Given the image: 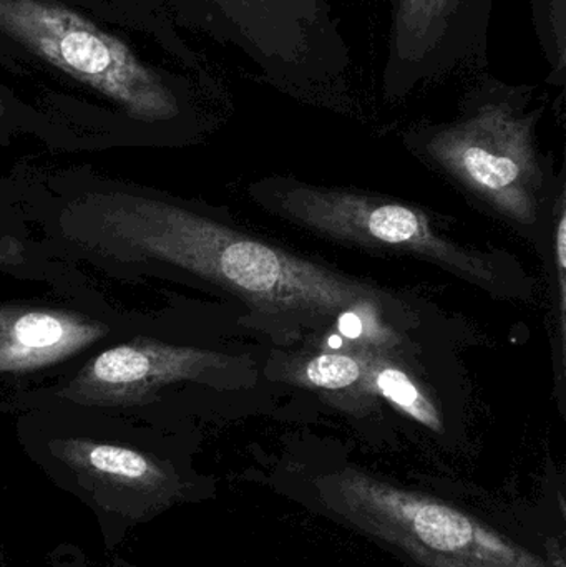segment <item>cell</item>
Returning a JSON list of instances; mask_svg holds the SVG:
<instances>
[{"label":"cell","instance_id":"cell-15","mask_svg":"<svg viewBox=\"0 0 566 567\" xmlns=\"http://www.w3.org/2000/svg\"><path fill=\"white\" fill-rule=\"evenodd\" d=\"M52 567H140L136 565H132V563L125 561V559L116 558V556H113V558L106 559V561L99 563V565H92V563L86 561V559H83L82 556H72V558H66L65 555L60 556L59 559H56L55 565Z\"/></svg>","mask_w":566,"mask_h":567},{"label":"cell","instance_id":"cell-5","mask_svg":"<svg viewBox=\"0 0 566 567\" xmlns=\"http://www.w3.org/2000/svg\"><path fill=\"white\" fill-rule=\"evenodd\" d=\"M275 208L309 229L354 245L391 246L451 266L471 278L491 281L492 268L442 238L428 216L398 203L335 189L296 188L271 192Z\"/></svg>","mask_w":566,"mask_h":567},{"label":"cell","instance_id":"cell-7","mask_svg":"<svg viewBox=\"0 0 566 567\" xmlns=\"http://www.w3.org/2000/svg\"><path fill=\"white\" fill-rule=\"evenodd\" d=\"M236 360L213 350L128 340L93 357L59 399L85 409H133L158 402L159 390L178 382L218 383Z\"/></svg>","mask_w":566,"mask_h":567},{"label":"cell","instance_id":"cell-12","mask_svg":"<svg viewBox=\"0 0 566 567\" xmlns=\"http://www.w3.org/2000/svg\"><path fill=\"white\" fill-rule=\"evenodd\" d=\"M223 9L228 10L239 22L265 20L275 17V12L282 16L305 19L306 12H312L315 0H218Z\"/></svg>","mask_w":566,"mask_h":567},{"label":"cell","instance_id":"cell-4","mask_svg":"<svg viewBox=\"0 0 566 567\" xmlns=\"http://www.w3.org/2000/svg\"><path fill=\"white\" fill-rule=\"evenodd\" d=\"M338 495L352 518L434 567H544L511 539L435 499L358 473L339 480Z\"/></svg>","mask_w":566,"mask_h":567},{"label":"cell","instance_id":"cell-8","mask_svg":"<svg viewBox=\"0 0 566 567\" xmlns=\"http://www.w3.org/2000/svg\"><path fill=\"white\" fill-rule=\"evenodd\" d=\"M106 333L99 320L69 310L0 303V375L55 365Z\"/></svg>","mask_w":566,"mask_h":567},{"label":"cell","instance_id":"cell-1","mask_svg":"<svg viewBox=\"0 0 566 567\" xmlns=\"http://www.w3.org/2000/svg\"><path fill=\"white\" fill-rule=\"evenodd\" d=\"M62 225L103 258L175 266L265 309L331 317L378 306L368 287L159 199L90 193L63 213Z\"/></svg>","mask_w":566,"mask_h":567},{"label":"cell","instance_id":"cell-16","mask_svg":"<svg viewBox=\"0 0 566 567\" xmlns=\"http://www.w3.org/2000/svg\"><path fill=\"white\" fill-rule=\"evenodd\" d=\"M6 553H3L2 545H0V567H6Z\"/></svg>","mask_w":566,"mask_h":567},{"label":"cell","instance_id":"cell-10","mask_svg":"<svg viewBox=\"0 0 566 567\" xmlns=\"http://www.w3.org/2000/svg\"><path fill=\"white\" fill-rule=\"evenodd\" d=\"M375 386L384 399L394 403L402 412L408 413L409 416L418 420L428 429L442 432V422L438 410L401 370L389 369V367L379 370L375 373Z\"/></svg>","mask_w":566,"mask_h":567},{"label":"cell","instance_id":"cell-13","mask_svg":"<svg viewBox=\"0 0 566 567\" xmlns=\"http://www.w3.org/2000/svg\"><path fill=\"white\" fill-rule=\"evenodd\" d=\"M557 269H558V289H560V330L562 336H565V312H566V216L562 212L560 221H558L557 229Z\"/></svg>","mask_w":566,"mask_h":567},{"label":"cell","instance_id":"cell-2","mask_svg":"<svg viewBox=\"0 0 566 567\" xmlns=\"http://www.w3.org/2000/svg\"><path fill=\"white\" fill-rule=\"evenodd\" d=\"M37 460L60 489L92 513L110 553L193 492L192 478L172 455L126 440L60 433L39 443Z\"/></svg>","mask_w":566,"mask_h":567},{"label":"cell","instance_id":"cell-3","mask_svg":"<svg viewBox=\"0 0 566 567\" xmlns=\"http://www.w3.org/2000/svg\"><path fill=\"white\" fill-rule=\"evenodd\" d=\"M0 32L113 100L138 122H168L178 99L125 42L49 0H0Z\"/></svg>","mask_w":566,"mask_h":567},{"label":"cell","instance_id":"cell-9","mask_svg":"<svg viewBox=\"0 0 566 567\" xmlns=\"http://www.w3.org/2000/svg\"><path fill=\"white\" fill-rule=\"evenodd\" d=\"M462 0H398L392 53L404 62H418L444 39Z\"/></svg>","mask_w":566,"mask_h":567},{"label":"cell","instance_id":"cell-17","mask_svg":"<svg viewBox=\"0 0 566 567\" xmlns=\"http://www.w3.org/2000/svg\"><path fill=\"white\" fill-rule=\"evenodd\" d=\"M3 115H6V106H3V103L0 102V120H2Z\"/></svg>","mask_w":566,"mask_h":567},{"label":"cell","instance_id":"cell-14","mask_svg":"<svg viewBox=\"0 0 566 567\" xmlns=\"http://www.w3.org/2000/svg\"><path fill=\"white\" fill-rule=\"evenodd\" d=\"M25 262V246L9 235H0V266H17Z\"/></svg>","mask_w":566,"mask_h":567},{"label":"cell","instance_id":"cell-6","mask_svg":"<svg viewBox=\"0 0 566 567\" xmlns=\"http://www.w3.org/2000/svg\"><path fill=\"white\" fill-rule=\"evenodd\" d=\"M432 153L475 192L517 216L531 218L537 165L531 125L501 105H485L432 140Z\"/></svg>","mask_w":566,"mask_h":567},{"label":"cell","instance_id":"cell-11","mask_svg":"<svg viewBox=\"0 0 566 567\" xmlns=\"http://www.w3.org/2000/svg\"><path fill=\"white\" fill-rule=\"evenodd\" d=\"M305 379L318 389H348L361 379V365L352 357L325 353L309 360L305 369Z\"/></svg>","mask_w":566,"mask_h":567}]
</instances>
